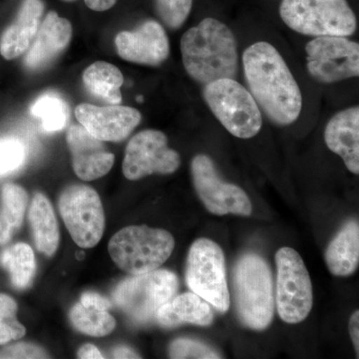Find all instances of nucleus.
<instances>
[{
  "instance_id": "1",
  "label": "nucleus",
  "mask_w": 359,
  "mask_h": 359,
  "mask_svg": "<svg viewBox=\"0 0 359 359\" xmlns=\"http://www.w3.org/2000/svg\"><path fill=\"white\" fill-rule=\"evenodd\" d=\"M250 93L271 122L287 126L297 121L302 108L301 89L280 52L259 41L243 54Z\"/></svg>"
},
{
  "instance_id": "2",
  "label": "nucleus",
  "mask_w": 359,
  "mask_h": 359,
  "mask_svg": "<svg viewBox=\"0 0 359 359\" xmlns=\"http://www.w3.org/2000/svg\"><path fill=\"white\" fill-rule=\"evenodd\" d=\"M181 53L186 72L198 83L237 76V39L230 27L216 18H205L186 32Z\"/></svg>"
},
{
  "instance_id": "3",
  "label": "nucleus",
  "mask_w": 359,
  "mask_h": 359,
  "mask_svg": "<svg viewBox=\"0 0 359 359\" xmlns=\"http://www.w3.org/2000/svg\"><path fill=\"white\" fill-rule=\"evenodd\" d=\"M233 297L238 318L245 327L264 330L275 311L273 273L263 257L245 254L236 264L233 276Z\"/></svg>"
},
{
  "instance_id": "4",
  "label": "nucleus",
  "mask_w": 359,
  "mask_h": 359,
  "mask_svg": "<svg viewBox=\"0 0 359 359\" xmlns=\"http://www.w3.org/2000/svg\"><path fill=\"white\" fill-rule=\"evenodd\" d=\"M173 236L162 229L130 226L115 233L108 245L111 259L129 275L155 271L171 257Z\"/></svg>"
},
{
  "instance_id": "5",
  "label": "nucleus",
  "mask_w": 359,
  "mask_h": 359,
  "mask_svg": "<svg viewBox=\"0 0 359 359\" xmlns=\"http://www.w3.org/2000/svg\"><path fill=\"white\" fill-rule=\"evenodd\" d=\"M280 18L290 29L309 36H351L355 14L346 0H283Z\"/></svg>"
},
{
  "instance_id": "6",
  "label": "nucleus",
  "mask_w": 359,
  "mask_h": 359,
  "mask_svg": "<svg viewBox=\"0 0 359 359\" xmlns=\"http://www.w3.org/2000/svg\"><path fill=\"white\" fill-rule=\"evenodd\" d=\"M203 95L212 114L233 136L250 139L261 131L263 117L256 100L233 78L205 84Z\"/></svg>"
},
{
  "instance_id": "7",
  "label": "nucleus",
  "mask_w": 359,
  "mask_h": 359,
  "mask_svg": "<svg viewBox=\"0 0 359 359\" xmlns=\"http://www.w3.org/2000/svg\"><path fill=\"white\" fill-rule=\"evenodd\" d=\"M179 289L177 276L167 269L125 278L112 294V304L132 320L147 323L154 320L158 311L171 301Z\"/></svg>"
},
{
  "instance_id": "8",
  "label": "nucleus",
  "mask_w": 359,
  "mask_h": 359,
  "mask_svg": "<svg viewBox=\"0 0 359 359\" xmlns=\"http://www.w3.org/2000/svg\"><path fill=\"white\" fill-rule=\"evenodd\" d=\"M186 283L194 294L219 311L230 309L231 299L226 278L223 250L209 238H201L189 250L186 264Z\"/></svg>"
},
{
  "instance_id": "9",
  "label": "nucleus",
  "mask_w": 359,
  "mask_h": 359,
  "mask_svg": "<svg viewBox=\"0 0 359 359\" xmlns=\"http://www.w3.org/2000/svg\"><path fill=\"white\" fill-rule=\"evenodd\" d=\"M276 304L285 323H302L313 304V290L306 264L297 250L283 247L276 252Z\"/></svg>"
},
{
  "instance_id": "10",
  "label": "nucleus",
  "mask_w": 359,
  "mask_h": 359,
  "mask_svg": "<svg viewBox=\"0 0 359 359\" xmlns=\"http://www.w3.org/2000/svg\"><path fill=\"white\" fill-rule=\"evenodd\" d=\"M59 212L71 238L82 249L99 244L105 229L102 202L93 188L71 185L60 194Z\"/></svg>"
},
{
  "instance_id": "11",
  "label": "nucleus",
  "mask_w": 359,
  "mask_h": 359,
  "mask_svg": "<svg viewBox=\"0 0 359 359\" xmlns=\"http://www.w3.org/2000/svg\"><path fill=\"white\" fill-rule=\"evenodd\" d=\"M309 75L330 84L359 75V45L344 36H318L306 46Z\"/></svg>"
},
{
  "instance_id": "12",
  "label": "nucleus",
  "mask_w": 359,
  "mask_h": 359,
  "mask_svg": "<svg viewBox=\"0 0 359 359\" xmlns=\"http://www.w3.org/2000/svg\"><path fill=\"white\" fill-rule=\"evenodd\" d=\"M191 172L196 192L208 211L217 216L252 215V202L247 194L240 187L224 182L209 156L194 157Z\"/></svg>"
},
{
  "instance_id": "13",
  "label": "nucleus",
  "mask_w": 359,
  "mask_h": 359,
  "mask_svg": "<svg viewBox=\"0 0 359 359\" xmlns=\"http://www.w3.org/2000/svg\"><path fill=\"white\" fill-rule=\"evenodd\" d=\"M180 165L179 153L169 148L166 135L149 129L139 132L129 141L122 171L125 178L137 181L154 174H173Z\"/></svg>"
},
{
  "instance_id": "14",
  "label": "nucleus",
  "mask_w": 359,
  "mask_h": 359,
  "mask_svg": "<svg viewBox=\"0 0 359 359\" xmlns=\"http://www.w3.org/2000/svg\"><path fill=\"white\" fill-rule=\"evenodd\" d=\"M75 117L92 136L103 142H121L140 124V111L128 106L79 104Z\"/></svg>"
},
{
  "instance_id": "15",
  "label": "nucleus",
  "mask_w": 359,
  "mask_h": 359,
  "mask_svg": "<svg viewBox=\"0 0 359 359\" xmlns=\"http://www.w3.org/2000/svg\"><path fill=\"white\" fill-rule=\"evenodd\" d=\"M118 55L136 65L158 66L170 55V42L164 27L147 20L132 32H121L115 37Z\"/></svg>"
},
{
  "instance_id": "16",
  "label": "nucleus",
  "mask_w": 359,
  "mask_h": 359,
  "mask_svg": "<svg viewBox=\"0 0 359 359\" xmlns=\"http://www.w3.org/2000/svg\"><path fill=\"white\" fill-rule=\"evenodd\" d=\"M72 159V168L78 178L94 181L102 178L112 169L115 156L81 125H74L66 134Z\"/></svg>"
},
{
  "instance_id": "17",
  "label": "nucleus",
  "mask_w": 359,
  "mask_h": 359,
  "mask_svg": "<svg viewBox=\"0 0 359 359\" xmlns=\"http://www.w3.org/2000/svg\"><path fill=\"white\" fill-rule=\"evenodd\" d=\"M72 33V25L67 18H61L55 11L47 13L26 53V67L40 70L50 65L67 48Z\"/></svg>"
},
{
  "instance_id": "18",
  "label": "nucleus",
  "mask_w": 359,
  "mask_h": 359,
  "mask_svg": "<svg viewBox=\"0 0 359 359\" xmlns=\"http://www.w3.org/2000/svg\"><path fill=\"white\" fill-rule=\"evenodd\" d=\"M325 141L328 149L344 160L354 175L359 174V107L337 113L327 123Z\"/></svg>"
},
{
  "instance_id": "19",
  "label": "nucleus",
  "mask_w": 359,
  "mask_h": 359,
  "mask_svg": "<svg viewBox=\"0 0 359 359\" xmlns=\"http://www.w3.org/2000/svg\"><path fill=\"white\" fill-rule=\"evenodd\" d=\"M42 0H23L15 20L0 36V54L6 60L22 55L32 45L41 23Z\"/></svg>"
},
{
  "instance_id": "20",
  "label": "nucleus",
  "mask_w": 359,
  "mask_h": 359,
  "mask_svg": "<svg viewBox=\"0 0 359 359\" xmlns=\"http://www.w3.org/2000/svg\"><path fill=\"white\" fill-rule=\"evenodd\" d=\"M155 320L161 327L173 328L182 325L208 327L214 320L211 304L194 292L175 297L158 311Z\"/></svg>"
},
{
  "instance_id": "21",
  "label": "nucleus",
  "mask_w": 359,
  "mask_h": 359,
  "mask_svg": "<svg viewBox=\"0 0 359 359\" xmlns=\"http://www.w3.org/2000/svg\"><path fill=\"white\" fill-rule=\"evenodd\" d=\"M325 263L335 276H349L359 264V226L348 222L335 236L325 250Z\"/></svg>"
},
{
  "instance_id": "22",
  "label": "nucleus",
  "mask_w": 359,
  "mask_h": 359,
  "mask_svg": "<svg viewBox=\"0 0 359 359\" xmlns=\"http://www.w3.org/2000/svg\"><path fill=\"white\" fill-rule=\"evenodd\" d=\"M28 219L36 249L46 257L53 256L58 249L60 235L55 212L43 194H35Z\"/></svg>"
},
{
  "instance_id": "23",
  "label": "nucleus",
  "mask_w": 359,
  "mask_h": 359,
  "mask_svg": "<svg viewBox=\"0 0 359 359\" xmlns=\"http://www.w3.org/2000/svg\"><path fill=\"white\" fill-rule=\"evenodd\" d=\"M82 80L90 93L111 104H120V91L124 77L119 68L105 61H96L89 65L82 74Z\"/></svg>"
},
{
  "instance_id": "24",
  "label": "nucleus",
  "mask_w": 359,
  "mask_h": 359,
  "mask_svg": "<svg viewBox=\"0 0 359 359\" xmlns=\"http://www.w3.org/2000/svg\"><path fill=\"white\" fill-rule=\"evenodd\" d=\"M27 192L16 184H6L0 194V245L11 242L25 219Z\"/></svg>"
},
{
  "instance_id": "25",
  "label": "nucleus",
  "mask_w": 359,
  "mask_h": 359,
  "mask_svg": "<svg viewBox=\"0 0 359 359\" xmlns=\"http://www.w3.org/2000/svg\"><path fill=\"white\" fill-rule=\"evenodd\" d=\"M0 264L8 271L14 287L25 290L32 285L36 271V261L29 245L18 243L7 248L0 255Z\"/></svg>"
},
{
  "instance_id": "26",
  "label": "nucleus",
  "mask_w": 359,
  "mask_h": 359,
  "mask_svg": "<svg viewBox=\"0 0 359 359\" xmlns=\"http://www.w3.org/2000/svg\"><path fill=\"white\" fill-rule=\"evenodd\" d=\"M32 114L42 121L44 131L57 132L65 128L70 117L67 102L59 94L47 92L39 97L30 107Z\"/></svg>"
},
{
  "instance_id": "27",
  "label": "nucleus",
  "mask_w": 359,
  "mask_h": 359,
  "mask_svg": "<svg viewBox=\"0 0 359 359\" xmlns=\"http://www.w3.org/2000/svg\"><path fill=\"white\" fill-rule=\"evenodd\" d=\"M69 318L78 332L90 337H106L116 328V320L108 311L87 308L80 302L71 309Z\"/></svg>"
},
{
  "instance_id": "28",
  "label": "nucleus",
  "mask_w": 359,
  "mask_h": 359,
  "mask_svg": "<svg viewBox=\"0 0 359 359\" xmlns=\"http://www.w3.org/2000/svg\"><path fill=\"white\" fill-rule=\"evenodd\" d=\"M193 0H156V11L171 29H178L185 23L192 11Z\"/></svg>"
},
{
  "instance_id": "29",
  "label": "nucleus",
  "mask_w": 359,
  "mask_h": 359,
  "mask_svg": "<svg viewBox=\"0 0 359 359\" xmlns=\"http://www.w3.org/2000/svg\"><path fill=\"white\" fill-rule=\"evenodd\" d=\"M26 159V148L15 138L0 140V176L11 173L22 166Z\"/></svg>"
},
{
  "instance_id": "30",
  "label": "nucleus",
  "mask_w": 359,
  "mask_h": 359,
  "mask_svg": "<svg viewBox=\"0 0 359 359\" xmlns=\"http://www.w3.org/2000/svg\"><path fill=\"white\" fill-rule=\"evenodd\" d=\"M169 355L171 358H201L216 359L221 358L218 353L211 347L205 346L203 342L189 339H179L172 342L169 348Z\"/></svg>"
},
{
  "instance_id": "31",
  "label": "nucleus",
  "mask_w": 359,
  "mask_h": 359,
  "mask_svg": "<svg viewBox=\"0 0 359 359\" xmlns=\"http://www.w3.org/2000/svg\"><path fill=\"white\" fill-rule=\"evenodd\" d=\"M48 354L41 347L32 344H13L0 351V359L4 358H47Z\"/></svg>"
},
{
  "instance_id": "32",
  "label": "nucleus",
  "mask_w": 359,
  "mask_h": 359,
  "mask_svg": "<svg viewBox=\"0 0 359 359\" xmlns=\"http://www.w3.org/2000/svg\"><path fill=\"white\" fill-rule=\"evenodd\" d=\"M25 334L26 328L18 318L0 321V346H4L11 340L22 339Z\"/></svg>"
},
{
  "instance_id": "33",
  "label": "nucleus",
  "mask_w": 359,
  "mask_h": 359,
  "mask_svg": "<svg viewBox=\"0 0 359 359\" xmlns=\"http://www.w3.org/2000/svg\"><path fill=\"white\" fill-rule=\"evenodd\" d=\"M79 302L82 306H87V308H94L101 309V311H109L113 306L112 302H110L109 299L94 292H87L82 294Z\"/></svg>"
},
{
  "instance_id": "34",
  "label": "nucleus",
  "mask_w": 359,
  "mask_h": 359,
  "mask_svg": "<svg viewBox=\"0 0 359 359\" xmlns=\"http://www.w3.org/2000/svg\"><path fill=\"white\" fill-rule=\"evenodd\" d=\"M18 304L9 295L0 294V321L16 318Z\"/></svg>"
},
{
  "instance_id": "35",
  "label": "nucleus",
  "mask_w": 359,
  "mask_h": 359,
  "mask_svg": "<svg viewBox=\"0 0 359 359\" xmlns=\"http://www.w3.org/2000/svg\"><path fill=\"white\" fill-rule=\"evenodd\" d=\"M349 334H351V339H353L354 348H355L356 354H359V311H355L349 320Z\"/></svg>"
},
{
  "instance_id": "36",
  "label": "nucleus",
  "mask_w": 359,
  "mask_h": 359,
  "mask_svg": "<svg viewBox=\"0 0 359 359\" xmlns=\"http://www.w3.org/2000/svg\"><path fill=\"white\" fill-rule=\"evenodd\" d=\"M84 2L91 11L103 13L112 8L117 0H84Z\"/></svg>"
},
{
  "instance_id": "37",
  "label": "nucleus",
  "mask_w": 359,
  "mask_h": 359,
  "mask_svg": "<svg viewBox=\"0 0 359 359\" xmlns=\"http://www.w3.org/2000/svg\"><path fill=\"white\" fill-rule=\"evenodd\" d=\"M78 358L89 359V358H104L102 353L93 344H84L80 347L77 353Z\"/></svg>"
},
{
  "instance_id": "38",
  "label": "nucleus",
  "mask_w": 359,
  "mask_h": 359,
  "mask_svg": "<svg viewBox=\"0 0 359 359\" xmlns=\"http://www.w3.org/2000/svg\"><path fill=\"white\" fill-rule=\"evenodd\" d=\"M113 358H141L136 351L128 346H118L111 353Z\"/></svg>"
},
{
  "instance_id": "39",
  "label": "nucleus",
  "mask_w": 359,
  "mask_h": 359,
  "mask_svg": "<svg viewBox=\"0 0 359 359\" xmlns=\"http://www.w3.org/2000/svg\"><path fill=\"white\" fill-rule=\"evenodd\" d=\"M62 1H65V2H73V1H76V0H62Z\"/></svg>"
}]
</instances>
